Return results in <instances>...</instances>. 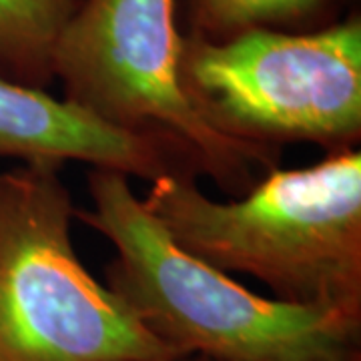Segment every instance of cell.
Masks as SVG:
<instances>
[{
	"label": "cell",
	"instance_id": "cell-1",
	"mask_svg": "<svg viewBox=\"0 0 361 361\" xmlns=\"http://www.w3.org/2000/svg\"><path fill=\"white\" fill-rule=\"evenodd\" d=\"M90 209L75 219L104 235L116 257L106 287L177 357L213 361L361 360V317L267 299L185 253L111 169L89 175Z\"/></svg>",
	"mask_w": 361,
	"mask_h": 361
},
{
	"label": "cell",
	"instance_id": "cell-3",
	"mask_svg": "<svg viewBox=\"0 0 361 361\" xmlns=\"http://www.w3.org/2000/svg\"><path fill=\"white\" fill-rule=\"evenodd\" d=\"M175 0H85L54 47L65 101L123 133L173 151L195 177L245 195L279 153L215 130L180 89Z\"/></svg>",
	"mask_w": 361,
	"mask_h": 361
},
{
	"label": "cell",
	"instance_id": "cell-7",
	"mask_svg": "<svg viewBox=\"0 0 361 361\" xmlns=\"http://www.w3.org/2000/svg\"><path fill=\"white\" fill-rule=\"evenodd\" d=\"M78 0H0V78L47 90L54 47Z\"/></svg>",
	"mask_w": 361,
	"mask_h": 361
},
{
	"label": "cell",
	"instance_id": "cell-10",
	"mask_svg": "<svg viewBox=\"0 0 361 361\" xmlns=\"http://www.w3.org/2000/svg\"><path fill=\"white\" fill-rule=\"evenodd\" d=\"M355 361H361V360H355Z\"/></svg>",
	"mask_w": 361,
	"mask_h": 361
},
{
	"label": "cell",
	"instance_id": "cell-8",
	"mask_svg": "<svg viewBox=\"0 0 361 361\" xmlns=\"http://www.w3.org/2000/svg\"><path fill=\"white\" fill-rule=\"evenodd\" d=\"M193 4L195 20L203 32L199 39L223 40L253 28L303 18L322 0H193Z\"/></svg>",
	"mask_w": 361,
	"mask_h": 361
},
{
	"label": "cell",
	"instance_id": "cell-6",
	"mask_svg": "<svg viewBox=\"0 0 361 361\" xmlns=\"http://www.w3.org/2000/svg\"><path fill=\"white\" fill-rule=\"evenodd\" d=\"M0 157L61 165L82 161L149 183L171 175L195 177L167 147L113 129L65 99L6 78H0Z\"/></svg>",
	"mask_w": 361,
	"mask_h": 361
},
{
	"label": "cell",
	"instance_id": "cell-2",
	"mask_svg": "<svg viewBox=\"0 0 361 361\" xmlns=\"http://www.w3.org/2000/svg\"><path fill=\"white\" fill-rule=\"evenodd\" d=\"M147 211L185 253L243 273L303 307L361 317V153L271 169L235 201L207 197L195 177L151 183Z\"/></svg>",
	"mask_w": 361,
	"mask_h": 361
},
{
	"label": "cell",
	"instance_id": "cell-9",
	"mask_svg": "<svg viewBox=\"0 0 361 361\" xmlns=\"http://www.w3.org/2000/svg\"><path fill=\"white\" fill-rule=\"evenodd\" d=\"M173 361H213V360H207V357H199V355H187V357H177V360Z\"/></svg>",
	"mask_w": 361,
	"mask_h": 361
},
{
	"label": "cell",
	"instance_id": "cell-5",
	"mask_svg": "<svg viewBox=\"0 0 361 361\" xmlns=\"http://www.w3.org/2000/svg\"><path fill=\"white\" fill-rule=\"evenodd\" d=\"M179 80L213 129L249 147L334 153L361 141L360 20L303 35L253 28L223 40L183 39Z\"/></svg>",
	"mask_w": 361,
	"mask_h": 361
},
{
	"label": "cell",
	"instance_id": "cell-4",
	"mask_svg": "<svg viewBox=\"0 0 361 361\" xmlns=\"http://www.w3.org/2000/svg\"><path fill=\"white\" fill-rule=\"evenodd\" d=\"M61 163L0 173V361H173L73 245Z\"/></svg>",
	"mask_w": 361,
	"mask_h": 361
}]
</instances>
